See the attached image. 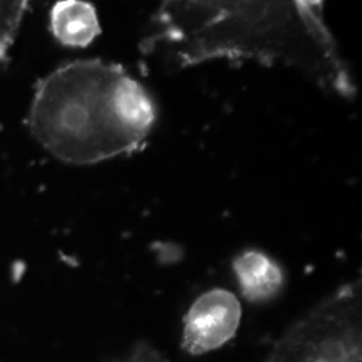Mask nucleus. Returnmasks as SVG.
<instances>
[{
    "mask_svg": "<svg viewBox=\"0 0 362 362\" xmlns=\"http://www.w3.org/2000/svg\"><path fill=\"white\" fill-rule=\"evenodd\" d=\"M361 282H351L293 325L266 362H361Z\"/></svg>",
    "mask_w": 362,
    "mask_h": 362,
    "instance_id": "obj_2",
    "label": "nucleus"
},
{
    "mask_svg": "<svg viewBox=\"0 0 362 362\" xmlns=\"http://www.w3.org/2000/svg\"><path fill=\"white\" fill-rule=\"evenodd\" d=\"M31 0H0V61L8 52Z\"/></svg>",
    "mask_w": 362,
    "mask_h": 362,
    "instance_id": "obj_6",
    "label": "nucleus"
},
{
    "mask_svg": "<svg viewBox=\"0 0 362 362\" xmlns=\"http://www.w3.org/2000/svg\"><path fill=\"white\" fill-rule=\"evenodd\" d=\"M50 28L67 47H86L101 31L95 8L85 0H58L50 13Z\"/></svg>",
    "mask_w": 362,
    "mask_h": 362,
    "instance_id": "obj_5",
    "label": "nucleus"
},
{
    "mask_svg": "<svg viewBox=\"0 0 362 362\" xmlns=\"http://www.w3.org/2000/svg\"><path fill=\"white\" fill-rule=\"evenodd\" d=\"M240 321L242 305L233 291L211 288L187 311L181 346L194 356L219 349L236 336Z\"/></svg>",
    "mask_w": 362,
    "mask_h": 362,
    "instance_id": "obj_3",
    "label": "nucleus"
},
{
    "mask_svg": "<svg viewBox=\"0 0 362 362\" xmlns=\"http://www.w3.org/2000/svg\"><path fill=\"white\" fill-rule=\"evenodd\" d=\"M156 122L143 85L119 66L77 61L61 66L35 89L28 124L52 156L88 165L140 149Z\"/></svg>",
    "mask_w": 362,
    "mask_h": 362,
    "instance_id": "obj_1",
    "label": "nucleus"
},
{
    "mask_svg": "<svg viewBox=\"0 0 362 362\" xmlns=\"http://www.w3.org/2000/svg\"><path fill=\"white\" fill-rule=\"evenodd\" d=\"M233 272L248 302L262 303L276 297L285 284L282 267L259 250H246L233 259Z\"/></svg>",
    "mask_w": 362,
    "mask_h": 362,
    "instance_id": "obj_4",
    "label": "nucleus"
}]
</instances>
